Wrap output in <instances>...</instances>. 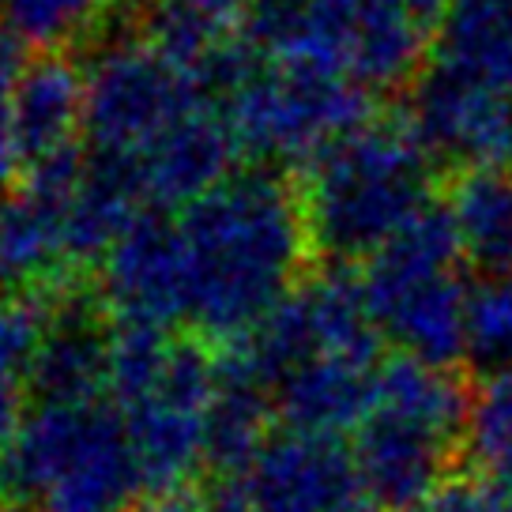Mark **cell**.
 Listing matches in <instances>:
<instances>
[{
  "instance_id": "cell-1",
  "label": "cell",
  "mask_w": 512,
  "mask_h": 512,
  "mask_svg": "<svg viewBox=\"0 0 512 512\" xmlns=\"http://www.w3.org/2000/svg\"><path fill=\"white\" fill-rule=\"evenodd\" d=\"M185 245V328L230 347L275 313L317 264L298 177L275 166L234 170L177 211Z\"/></svg>"
},
{
  "instance_id": "cell-2",
  "label": "cell",
  "mask_w": 512,
  "mask_h": 512,
  "mask_svg": "<svg viewBox=\"0 0 512 512\" xmlns=\"http://www.w3.org/2000/svg\"><path fill=\"white\" fill-rule=\"evenodd\" d=\"M441 174L407 110L373 113L339 136L298 177L317 264H366L441 200Z\"/></svg>"
},
{
  "instance_id": "cell-3",
  "label": "cell",
  "mask_w": 512,
  "mask_h": 512,
  "mask_svg": "<svg viewBox=\"0 0 512 512\" xmlns=\"http://www.w3.org/2000/svg\"><path fill=\"white\" fill-rule=\"evenodd\" d=\"M475 381L464 366L384 358L369 411L354 430V460L377 512H407L452 479L467 456Z\"/></svg>"
},
{
  "instance_id": "cell-4",
  "label": "cell",
  "mask_w": 512,
  "mask_h": 512,
  "mask_svg": "<svg viewBox=\"0 0 512 512\" xmlns=\"http://www.w3.org/2000/svg\"><path fill=\"white\" fill-rule=\"evenodd\" d=\"M219 351L174 328L113 320L110 403L125 418L147 494L185 486L204 464Z\"/></svg>"
},
{
  "instance_id": "cell-5",
  "label": "cell",
  "mask_w": 512,
  "mask_h": 512,
  "mask_svg": "<svg viewBox=\"0 0 512 512\" xmlns=\"http://www.w3.org/2000/svg\"><path fill=\"white\" fill-rule=\"evenodd\" d=\"M144 486L110 400L34 403L0 460V497L38 501L42 512H132Z\"/></svg>"
},
{
  "instance_id": "cell-6",
  "label": "cell",
  "mask_w": 512,
  "mask_h": 512,
  "mask_svg": "<svg viewBox=\"0 0 512 512\" xmlns=\"http://www.w3.org/2000/svg\"><path fill=\"white\" fill-rule=\"evenodd\" d=\"M464 249L441 200L362 264V290L384 339L430 366H464L471 351V298Z\"/></svg>"
},
{
  "instance_id": "cell-7",
  "label": "cell",
  "mask_w": 512,
  "mask_h": 512,
  "mask_svg": "<svg viewBox=\"0 0 512 512\" xmlns=\"http://www.w3.org/2000/svg\"><path fill=\"white\" fill-rule=\"evenodd\" d=\"M241 155L256 166H305L373 117V95L347 72L309 57H260L223 102Z\"/></svg>"
},
{
  "instance_id": "cell-8",
  "label": "cell",
  "mask_w": 512,
  "mask_h": 512,
  "mask_svg": "<svg viewBox=\"0 0 512 512\" xmlns=\"http://www.w3.org/2000/svg\"><path fill=\"white\" fill-rule=\"evenodd\" d=\"M87 147L140 159L170 125L204 102V91L144 34H113L83 64Z\"/></svg>"
},
{
  "instance_id": "cell-9",
  "label": "cell",
  "mask_w": 512,
  "mask_h": 512,
  "mask_svg": "<svg viewBox=\"0 0 512 512\" xmlns=\"http://www.w3.org/2000/svg\"><path fill=\"white\" fill-rule=\"evenodd\" d=\"M407 117L445 174L512 166V98L433 61L411 83Z\"/></svg>"
},
{
  "instance_id": "cell-10",
  "label": "cell",
  "mask_w": 512,
  "mask_h": 512,
  "mask_svg": "<svg viewBox=\"0 0 512 512\" xmlns=\"http://www.w3.org/2000/svg\"><path fill=\"white\" fill-rule=\"evenodd\" d=\"M234 482L256 512H377L354 448L328 433L275 430Z\"/></svg>"
},
{
  "instance_id": "cell-11",
  "label": "cell",
  "mask_w": 512,
  "mask_h": 512,
  "mask_svg": "<svg viewBox=\"0 0 512 512\" xmlns=\"http://www.w3.org/2000/svg\"><path fill=\"white\" fill-rule=\"evenodd\" d=\"M98 268L102 302L117 320L155 328L185 324V245L177 211H140Z\"/></svg>"
},
{
  "instance_id": "cell-12",
  "label": "cell",
  "mask_w": 512,
  "mask_h": 512,
  "mask_svg": "<svg viewBox=\"0 0 512 512\" xmlns=\"http://www.w3.org/2000/svg\"><path fill=\"white\" fill-rule=\"evenodd\" d=\"M238 155V132L230 125L223 102H196L136 159L147 208L185 211L234 174Z\"/></svg>"
},
{
  "instance_id": "cell-13",
  "label": "cell",
  "mask_w": 512,
  "mask_h": 512,
  "mask_svg": "<svg viewBox=\"0 0 512 512\" xmlns=\"http://www.w3.org/2000/svg\"><path fill=\"white\" fill-rule=\"evenodd\" d=\"M110 336L113 320L83 290L49 305L42 343L27 369L34 403H98L110 400Z\"/></svg>"
},
{
  "instance_id": "cell-14",
  "label": "cell",
  "mask_w": 512,
  "mask_h": 512,
  "mask_svg": "<svg viewBox=\"0 0 512 512\" xmlns=\"http://www.w3.org/2000/svg\"><path fill=\"white\" fill-rule=\"evenodd\" d=\"M12 140L19 170L87 147V72L68 53H34L12 98Z\"/></svg>"
},
{
  "instance_id": "cell-15",
  "label": "cell",
  "mask_w": 512,
  "mask_h": 512,
  "mask_svg": "<svg viewBox=\"0 0 512 512\" xmlns=\"http://www.w3.org/2000/svg\"><path fill=\"white\" fill-rule=\"evenodd\" d=\"M381 362L384 358L320 354L317 362L302 366L272 392L279 426L302 433H328V437L358 430L373 400Z\"/></svg>"
},
{
  "instance_id": "cell-16",
  "label": "cell",
  "mask_w": 512,
  "mask_h": 512,
  "mask_svg": "<svg viewBox=\"0 0 512 512\" xmlns=\"http://www.w3.org/2000/svg\"><path fill=\"white\" fill-rule=\"evenodd\" d=\"M275 422L279 415L264 381L249 369L234 343L219 347V377H215V396L208 411L204 464L226 482L241 479L245 467L256 460V452L268 445Z\"/></svg>"
},
{
  "instance_id": "cell-17",
  "label": "cell",
  "mask_w": 512,
  "mask_h": 512,
  "mask_svg": "<svg viewBox=\"0 0 512 512\" xmlns=\"http://www.w3.org/2000/svg\"><path fill=\"white\" fill-rule=\"evenodd\" d=\"M445 208L456 223L464 264L486 279L512 275V166L445 177Z\"/></svg>"
},
{
  "instance_id": "cell-18",
  "label": "cell",
  "mask_w": 512,
  "mask_h": 512,
  "mask_svg": "<svg viewBox=\"0 0 512 512\" xmlns=\"http://www.w3.org/2000/svg\"><path fill=\"white\" fill-rule=\"evenodd\" d=\"M144 0H0V27L34 53H68L144 23Z\"/></svg>"
},
{
  "instance_id": "cell-19",
  "label": "cell",
  "mask_w": 512,
  "mask_h": 512,
  "mask_svg": "<svg viewBox=\"0 0 512 512\" xmlns=\"http://www.w3.org/2000/svg\"><path fill=\"white\" fill-rule=\"evenodd\" d=\"M430 57L512 98V0H452Z\"/></svg>"
},
{
  "instance_id": "cell-20",
  "label": "cell",
  "mask_w": 512,
  "mask_h": 512,
  "mask_svg": "<svg viewBox=\"0 0 512 512\" xmlns=\"http://www.w3.org/2000/svg\"><path fill=\"white\" fill-rule=\"evenodd\" d=\"M471 354H479L490 373H512V275H497L475 287Z\"/></svg>"
},
{
  "instance_id": "cell-21",
  "label": "cell",
  "mask_w": 512,
  "mask_h": 512,
  "mask_svg": "<svg viewBox=\"0 0 512 512\" xmlns=\"http://www.w3.org/2000/svg\"><path fill=\"white\" fill-rule=\"evenodd\" d=\"M407 512H512V482L490 479L479 471L452 475L441 490H433L422 505Z\"/></svg>"
},
{
  "instance_id": "cell-22",
  "label": "cell",
  "mask_w": 512,
  "mask_h": 512,
  "mask_svg": "<svg viewBox=\"0 0 512 512\" xmlns=\"http://www.w3.org/2000/svg\"><path fill=\"white\" fill-rule=\"evenodd\" d=\"M23 46H19L12 34L0 27V200L12 192L19 170L16 140H12V98H16V83L23 72Z\"/></svg>"
},
{
  "instance_id": "cell-23",
  "label": "cell",
  "mask_w": 512,
  "mask_h": 512,
  "mask_svg": "<svg viewBox=\"0 0 512 512\" xmlns=\"http://www.w3.org/2000/svg\"><path fill=\"white\" fill-rule=\"evenodd\" d=\"M155 4L192 16L215 34H234L238 27H245V12H249V0H155Z\"/></svg>"
},
{
  "instance_id": "cell-24",
  "label": "cell",
  "mask_w": 512,
  "mask_h": 512,
  "mask_svg": "<svg viewBox=\"0 0 512 512\" xmlns=\"http://www.w3.org/2000/svg\"><path fill=\"white\" fill-rule=\"evenodd\" d=\"M132 512H211V497L185 482V486H170V490H151Z\"/></svg>"
},
{
  "instance_id": "cell-25",
  "label": "cell",
  "mask_w": 512,
  "mask_h": 512,
  "mask_svg": "<svg viewBox=\"0 0 512 512\" xmlns=\"http://www.w3.org/2000/svg\"><path fill=\"white\" fill-rule=\"evenodd\" d=\"M211 512H256L253 501L241 494L238 482H223L215 494H211Z\"/></svg>"
},
{
  "instance_id": "cell-26",
  "label": "cell",
  "mask_w": 512,
  "mask_h": 512,
  "mask_svg": "<svg viewBox=\"0 0 512 512\" xmlns=\"http://www.w3.org/2000/svg\"><path fill=\"white\" fill-rule=\"evenodd\" d=\"M418 8H422V16L430 19V23H437V19L445 16V8L452 4V0H415Z\"/></svg>"
},
{
  "instance_id": "cell-27",
  "label": "cell",
  "mask_w": 512,
  "mask_h": 512,
  "mask_svg": "<svg viewBox=\"0 0 512 512\" xmlns=\"http://www.w3.org/2000/svg\"><path fill=\"white\" fill-rule=\"evenodd\" d=\"M0 512H23L16 501H8V497H0Z\"/></svg>"
}]
</instances>
